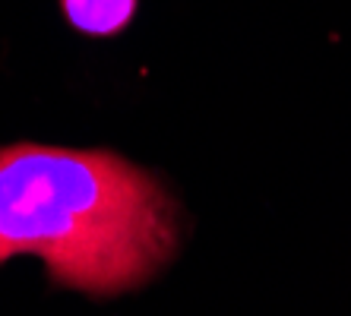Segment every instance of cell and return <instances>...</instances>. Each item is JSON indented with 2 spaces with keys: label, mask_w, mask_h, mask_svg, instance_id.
<instances>
[{
  "label": "cell",
  "mask_w": 351,
  "mask_h": 316,
  "mask_svg": "<svg viewBox=\"0 0 351 316\" xmlns=\"http://www.w3.org/2000/svg\"><path fill=\"white\" fill-rule=\"evenodd\" d=\"M178 247L174 203L114 152L0 146V263L41 256L48 276L111 297L152 278Z\"/></svg>",
  "instance_id": "obj_1"
},
{
  "label": "cell",
  "mask_w": 351,
  "mask_h": 316,
  "mask_svg": "<svg viewBox=\"0 0 351 316\" xmlns=\"http://www.w3.org/2000/svg\"><path fill=\"white\" fill-rule=\"evenodd\" d=\"M64 16L86 35H117L136 13V0H60Z\"/></svg>",
  "instance_id": "obj_2"
}]
</instances>
